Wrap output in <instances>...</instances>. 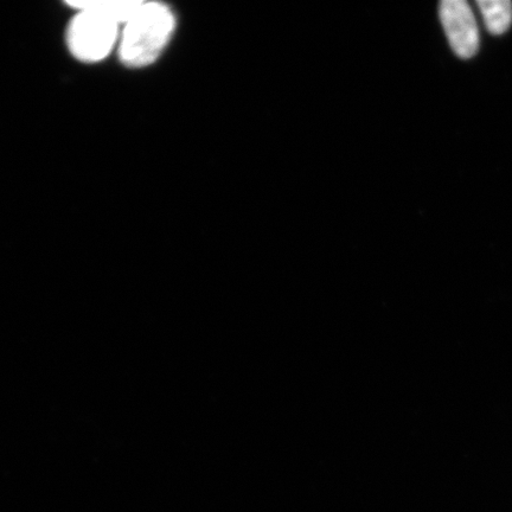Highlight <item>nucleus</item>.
<instances>
[{"label": "nucleus", "instance_id": "1", "mask_svg": "<svg viewBox=\"0 0 512 512\" xmlns=\"http://www.w3.org/2000/svg\"><path fill=\"white\" fill-rule=\"evenodd\" d=\"M176 18L168 6L143 3L125 23L121 37L120 60L127 67H146L158 59L169 43Z\"/></svg>", "mask_w": 512, "mask_h": 512}, {"label": "nucleus", "instance_id": "2", "mask_svg": "<svg viewBox=\"0 0 512 512\" xmlns=\"http://www.w3.org/2000/svg\"><path fill=\"white\" fill-rule=\"evenodd\" d=\"M118 23L98 14L81 10L68 29V46L83 62H98L110 54L118 37Z\"/></svg>", "mask_w": 512, "mask_h": 512}, {"label": "nucleus", "instance_id": "3", "mask_svg": "<svg viewBox=\"0 0 512 512\" xmlns=\"http://www.w3.org/2000/svg\"><path fill=\"white\" fill-rule=\"evenodd\" d=\"M440 21L448 42L460 59H471L479 49V30L471 6L465 0H444Z\"/></svg>", "mask_w": 512, "mask_h": 512}, {"label": "nucleus", "instance_id": "4", "mask_svg": "<svg viewBox=\"0 0 512 512\" xmlns=\"http://www.w3.org/2000/svg\"><path fill=\"white\" fill-rule=\"evenodd\" d=\"M70 6L79 10H89L98 12V14L112 19V21L126 23L142 5V2L136 0H82V2H69Z\"/></svg>", "mask_w": 512, "mask_h": 512}, {"label": "nucleus", "instance_id": "5", "mask_svg": "<svg viewBox=\"0 0 512 512\" xmlns=\"http://www.w3.org/2000/svg\"><path fill=\"white\" fill-rule=\"evenodd\" d=\"M486 29L492 35H502L510 28L512 22V3L510 0H478Z\"/></svg>", "mask_w": 512, "mask_h": 512}]
</instances>
